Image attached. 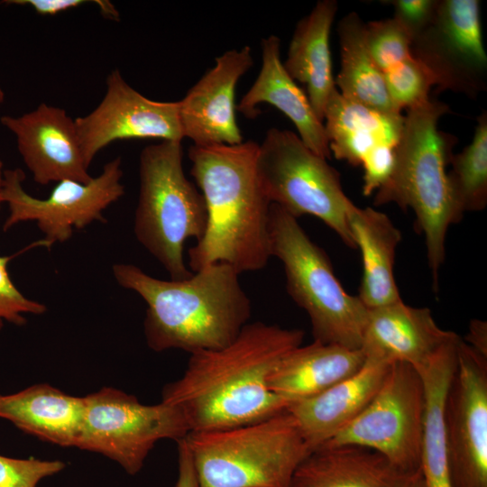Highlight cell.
I'll return each instance as SVG.
<instances>
[{
  "mask_svg": "<svg viewBox=\"0 0 487 487\" xmlns=\"http://www.w3.org/2000/svg\"><path fill=\"white\" fill-rule=\"evenodd\" d=\"M456 335L418 370L424 386V418L420 472L425 487H451L444 409L446 393L457 364Z\"/></svg>",
  "mask_w": 487,
  "mask_h": 487,
  "instance_id": "cell-26",
  "label": "cell"
},
{
  "mask_svg": "<svg viewBox=\"0 0 487 487\" xmlns=\"http://www.w3.org/2000/svg\"><path fill=\"white\" fill-rule=\"evenodd\" d=\"M84 398L46 383L0 394V418L24 433L63 447H77L84 418Z\"/></svg>",
  "mask_w": 487,
  "mask_h": 487,
  "instance_id": "cell-23",
  "label": "cell"
},
{
  "mask_svg": "<svg viewBox=\"0 0 487 487\" xmlns=\"http://www.w3.org/2000/svg\"><path fill=\"white\" fill-rule=\"evenodd\" d=\"M409 487H425L424 480L420 473L414 479L412 483L409 485Z\"/></svg>",
  "mask_w": 487,
  "mask_h": 487,
  "instance_id": "cell-38",
  "label": "cell"
},
{
  "mask_svg": "<svg viewBox=\"0 0 487 487\" xmlns=\"http://www.w3.org/2000/svg\"><path fill=\"white\" fill-rule=\"evenodd\" d=\"M424 407L419 372L408 363H392L368 406L323 446H363L381 454L404 471L418 473Z\"/></svg>",
  "mask_w": 487,
  "mask_h": 487,
  "instance_id": "cell-10",
  "label": "cell"
},
{
  "mask_svg": "<svg viewBox=\"0 0 487 487\" xmlns=\"http://www.w3.org/2000/svg\"><path fill=\"white\" fill-rule=\"evenodd\" d=\"M261 70L236 110L249 119L258 116V106L270 104L291 120L299 137L313 152L329 159L331 152L323 122L316 115L307 95L288 74L280 60V40L271 35L262 41Z\"/></svg>",
  "mask_w": 487,
  "mask_h": 487,
  "instance_id": "cell-19",
  "label": "cell"
},
{
  "mask_svg": "<svg viewBox=\"0 0 487 487\" xmlns=\"http://www.w3.org/2000/svg\"><path fill=\"white\" fill-rule=\"evenodd\" d=\"M5 100V93L2 87H0V107Z\"/></svg>",
  "mask_w": 487,
  "mask_h": 487,
  "instance_id": "cell-40",
  "label": "cell"
},
{
  "mask_svg": "<svg viewBox=\"0 0 487 487\" xmlns=\"http://www.w3.org/2000/svg\"><path fill=\"white\" fill-rule=\"evenodd\" d=\"M331 154L353 166L380 145L397 146L403 131L402 114H386L344 97L335 87L324 112Z\"/></svg>",
  "mask_w": 487,
  "mask_h": 487,
  "instance_id": "cell-24",
  "label": "cell"
},
{
  "mask_svg": "<svg viewBox=\"0 0 487 487\" xmlns=\"http://www.w3.org/2000/svg\"><path fill=\"white\" fill-rule=\"evenodd\" d=\"M347 223L363 259L360 300L368 309L402 300L393 274L400 230L384 213L354 203L347 212Z\"/></svg>",
  "mask_w": 487,
  "mask_h": 487,
  "instance_id": "cell-22",
  "label": "cell"
},
{
  "mask_svg": "<svg viewBox=\"0 0 487 487\" xmlns=\"http://www.w3.org/2000/svg\"><path fill=\"white\" fill-rule=\"evenodd\" d=\"M15 255H0V330L5 322L23 326L27 321L24 315H41L47 310L44 304L26 298L11 280L7 265Z\"/></svg>",
  "mask_w": 487,
  "mask_h": 487,
  "instance_id": "cell-32",
  "label": "cell"
},
{
  "mask_svg": "<svg viewBox=\"0 0 487 487\" xmlns=\"http://www.w3.org/2000/svg\"><path fill=\"white\" fill-rule=\"evenodd\" d=\"M341 69L335 80L345 98L386 114L395 110L383 73L372 60L365 41V23L355 12L345 15L337 26Z\"/></svg>",
  "mask_w": 487,
  "mask_h": 487,
  "instance_id": "cell-27",
  "label": "cell"
},
{
  "mask_svg": "<svg viewBox=\"0 0 487 487\" xmlns=\"http://www.w3.org/2000/svg\"><path fill=\"white\" fill-rule=\"evenodd\" d=\"M447 182L457 222L465 212L480 211L487 205V112L477 117L473 140L453 154Z\"/></svg>",
  "mask_w": 487,
  "mask_h": 487,
  "instance_id": "cell-28",
  "label": "cell"
},
{
  "mask_svg": "<svg viewBox=\"0 0 487 487\" xmlns=\"http://www.w3.org/2000/svg\"><path fill=\"white\" fill-rule=\"evenodd\" d=\"M365 359L363 349L317 341L300 345L281 358L268 378V387L290 403L308 399L356 373Z\"/></svg>",
  "mask_w": 487,
  "mask_h": 487,
  "instance_id": "cell-21",
  "label": "cell"
},
{
  "mask_svg": "<svg viewBox=\"0 0 487 487\" xmlns=\"http://www.w3.org/2000/svg\"><path fill=\"white\" fill-rule=\"evenodd\" d=\"M475 352L487 358V323L479 319H473L469 324V330L463 339Z\"/></svg>",
  "mask_w": 487,
  "mask_h": 487,
  "instance_id": "cell-37",
  "label": "cell"
},
{
  "mask_svg": "<svg viewBox=\"0 0 487 487\" xmlns=\"http://www.w3.org/2000/svg\"><path fill=\"white\" fill-rule=\"evenodd\" d=\"M101 102L75 119L79 144L89 168L96 154L110 143L125 139L184 138L178 102L154 101L133 88L115 69L107 76Z\"/></svg>",
  "mask_w": 487,
  "mask_h": 487,
  "instance_id": "cell-14",
  "label": "cell"
},
{
  "mask_svg": "<svg viewBox=\"0 0 487 487\" xmlns=\"http://www.w3.org/2000/svg\"><path fill=\"white\" fill-rule=\"evenodd\" d=\"M83 398L77 447L108 457L130 475L142 470L157 442H177L189 433L181 412L163 401L146 405L133 395L107 387Z\"/></svg>",
  "mask_w": 487,
  "mask_h": 487,
  "instance_id": "cell-9",
  "label": "cell"
},
{
  "mask_svg": "<svg viewBox=\"0 0 487 487\" xmlns=\"http://www.w3.org/2000/svg\"><path fill=\"white\" fill-rule=\"evenodd\" d=\"M270 241L271 257L283 265L288 294L309 317L314 341L362 349L369 309L345 290L328 256L298 219L274 204Z\"/></svg>",
  "mask_w": 487,
  "mask_h": 487,
  "instance_id": "cell-7",
  "label": "cell"
},
{
  "mask_svg": "<svg viewBox=\"0 0 487 487\" xmlns=\"http://www.w3.org/2000/svg\"><path fill=\"white\" fill-rule=\"evenodd\" d=\"M259 144L195 145L188 149L190 174L207 211L203 237L188 251L195 272L222 262L239 274L263 269L271 257V203L260 183L256 159Z\"/></svg>",
  "mask_w": 487,
  "mask_h": 487,
  "instance_id": "cell-2",
  "label": "cell"
},
{
  "mask_svg": "<svg viewBox=\"0 0 487 487\" xmlns=\"http://www.w3.org/2000/svg\"><path fill=\"white\" fill-rule=\"evenodd\" d=\"M444 420L451 487H487V358L462 338Z\"/></svg>",
  "mask_w": 487,
  "mask_h": 487,
  "instance_id": "cell-13",
  "label": "cell"
},
{
  "mask_svg": "<svg viewBox=\"0 0 487 487\" xmlns=\"http://www.w3.org/2000/svg\"><path fill=\"white\" fill-rule=\"evenodd\" d=\"M60 460L18 459L0 455V487H37L65 468Z\"/></svg>",
  "mask_w": 487,
  "mask_h": 487,
  "instance_id": "cell-31",
  "label": "cell"
},
{
  "mask_svg": "<svg viewBox=\"0 0 487 487\" xmlns=\"http://www.w3.org/2000/svg\"><path fill=\"white\" fill-rule=\"evenodd\" d=\"M397 146L380 145L370 152L363 159L364 170L363 193L370 196L389 179L394 167Z\"/></svg>",
  "mask_w": 487,
  "mask_h": 487,
  "instance_id": "cell-34",
  "label": "cell"
},
{
  "mask_svg": "<svg viewBox=\"0 0 487 487\" xmlns=\"http://www.w3.org/2000/svg\"><path fill=\"white\" fill-rule=\"evenodd\" d=\"M179 141H161L142 149L140 188L134 213L137 241L160 262L171 280L190 277L184 245L199 241L207 228L205 198L186 177Z\"/></svg>",
  "mask_w": 487,
  "mask_h": 487,
  "instance_id": "cell-6",
  "label": "cell"
},
{
  "mask_svg": "<svg viewBox=\"0 0 487 487\" xmlns=\"http://www.w3.org/2000/svg\"><path fill=\"white\" fill-rule=\"evenodd\" d=\"M121 157L103 167L88 183L72 179L57 182L45 198L31 196L23 187L25 179L19 169L4 171L2 199L8 207L5 231L22 222H35L51 246L70 239L74 229H83L95 221L105 223L103 212L124 194Z\"/></svg>",
  "mask_w": 487,
  "mask_h": 487,
  "instance_id": "cell-11",
  "label": "cell"
},
{
  "mask_svg": "<svg viewBox=\"0 0 487 487\" xmlns=\"http://www.w3.org/2000/svg\"><path fill=\"white\" fill-rule=\"evenodd\" d=\"M391 364L366 356L354 375L288 406L310 451L326 444L360 415L377 393Z\"/></svg>",
  "mask_w": 487,
  "mask_h": 487,
  "instance_id": "cell-18",
  "label": "cell"
},
{
  "mask_svg": "<svg viewBox=\"0 0 487 487\" xmlns=\"http://www.w3.org/2000/svg\"><path fill=\"white\" fill-rule=\"evenodd\" d=\"M365 41L372 60L382 73L411 55L412 39L393 17L365 23Z\"/></svg>",
  "mask_w": 487,
  "mask_h": 487,
  "instance_id": "cell-30",
  "label": "cell"
},
{
  "mask_svg": "<svg viewBox=\"0 0 487 487\" xmlns=\"http://www.w3.org/2000/svg\"><path fill=\"white\" fill-rule=\"evenodd\" d=\"M383 76L391 102L399 113L427 102L435 85L428 70L411 55Z\"/></svg>",
  "mask_w": 487,
  "mask_h": 487,
  "instance_id": "cell-29",
  "label": "cell"
},
{
  "mask_svg": "<svg viewBox=\"0 0 487 487\" xmlns=\"http://www.w3.org/2000/svg\"><path fill=\"white\" fill-rule=\"evenodd\" d=\"M184 440L198 487H288L310 452L287 409L239 427L189 432Z\"/></svg>",
  "mask_w": 487,
  "mask_h": 487,
  "instance_id": "cell-5",
  "label": "cell"
},
{
  "mask_svg": "<svg viewBox=\"0 0 487 487\" xmlns=\"http://www.w3.org/2000/svg\"><path fill=\"white\" fill-rule=\"evenodd\" d=\"M4 171H5L4 164L0 159V207H1V204L3 203L2 189H3Z\"/></svg>",
  "mask_w": 487,
  "mask_h": 487,
  "instance_id": "cell-39",
  "label": "cell"
},
{
  "mask_svg": "<svg viewBox=\"0 0 487 487\" xmlns=\"http://www.w3.org/2000/svg\"><path fill=\"white\" fill-rule=\"evenodd\" d=\"M305 333L261 321L248 323L228 345L190 354L183 374L162 390L189 432L226 429L271 417L290 402L273 393L268 378Z\"/></svg>",
  "mask_w": 487,
  "mask_h": 487,
  "instance_id": "cell-1",
  "label": "cell"
},
{
  "mask_svg": "<svg viewBox=\"0 0 487 487\" xmlns=\"http://www.w3.org/2000/svg\"><path fill=\"white\" fill-rule=\"evenodd\" d=\"M338 4L335 0L318 1L312 11L296 25L287 59L288 74L307 87V96L323 122L327 100L336 87L332 71L329 35Z\"/></svg>",
  "mask_w": 487,
  "mask_h": 487,
  "instance_id": "cell-25",
  "label": "cell"
},
{
  "mask_svg": "<svg viewBox=\"0 0 487 487\" xmlns=\"http://www.w3.org/2000/svg\"><path fill=\"white\" fill-rule=\"evenodd\" d=\"M2 4L27 5L40 15H55L59 13L77 8L89 1L85 0H7Z\"/></svg>",
  "mask_w": 487,
  "mask_h": 487,
  "instance_id": "cell-35",
  "label": "cell"
},
{
  "mask_svg": "<svg viewBox=\"0 0 487 487\" xmlns=\"http://www.w3.org/2000/svg\"><path fill=\"white\" fill-rule=\"evenodd\" d=\"M455 335L437 326L429 308L400 300L369 309L362 349L366 356L405 363L418 371Z\"/></svg>",
  "mask_w": 487,
  "mask_h": 487,
  "instance_id": "cell-17",
  "label": "cell"
},
{
  "mask_svg": "<svg viewBox=\"0 0 487 487\" xmlns=\"http://www.w3.org/2000/svg\"><path fill=\"white\" fill-rule=\"evenodd\" d=\"M410 54L431 74L437 90L475 98L487 89L485 52L478 0H438Z\"/></svg>",
  "mask_w": 487,
  "mask_h": 487,
  "instance_id": "cell-12",
  "label": "cell"
},
{
  "mask_svg": "<svg viewBox=\"0 0 487 487\" xmlns=\"http://www.w3.org/2000/svg\"><path fill=\"white\" fill-rule=\"evenodd\" d=\"M253 65L252 49L227 51L216 59V65L179 101V115L183 136L195 145L243 142L236 123V85Z\"/></svg>",
  "mask_w": 487,
  "mask_h": 487,
  "instance_id": "cell-16",
  "label": "cell"
},
{
  "mask_svg": "<svg viewBox=\"0 0 487 487\" xmlns=\"http://www.w3.org/2000/svg\"><path fill=\"white\" fill-rule=\"evenodd\" d=\"M394 16L413 40L432 20L438 0H393Z\"/></svg>",
  "mask_w": 487,
  "mask_h": 487,
  "instance_id": "cell-33",
  "label": "cell"
},
{
  "mask_svg": "<svg viewBox=\"0 0 487 487\" xmlns=\"http://www.w3.org/2000/svg\"><path fill=\"white\" fill-rule=\"evenodd\" d=\"M256 169L271 204L297 219L304 215L319 218L344 244L355 248L347 223L353 202L343 190L339 173L299 135L269 129L258 147Z\"/></svg>",
  "mask_w": 487,
  "mask_h": 487,
  "instance_id": "cell-8",
  "label": "cell"
},
{
  "mask_svg": "<svg viewBox=\"0 0 487 487\" xmlns=\"http://www.w3.org/2000/svg\"><path fill=\"white\" fill-rule=\"evenodd\" d=\"M419 473L363 446H321L302 460L288 487H409Z\"/></svg>",
  "mask_w": 487,
  "mask_h": 487,
  "instance_id": "cell-20",
  "label": "cell"
},
{
  "mask_svg": "<svg viewBox=\"0 0 487 487\" xmlns=\"http://www.w3.org/2000/svg\"><path fill=\"white\" fill-rule=\"evenodd\" d=\"M4 127L15 137L17 150L34 181L45 186L72 179L88 183V173L75 119L60 107L40 104L19 116L4 115Z\"/></svg>",
  "mask_w": 487,
  "mask_h": 487,
  "instance_id": "cell-15",
  "label": "cell"
},
{
  "mask_svg": "<svg viewBox=\"0 0 487 487\" xmlns=\"http://www.w3.org/2000/svg\"><path fill=\"white\" fill-rule=\"evenodd\" d=\"M178 444V477L174 487H198L196 473L190 453L184 438Z\"/></svg>",
  "mask_w": 487,
  "mask_h": 487,
  "instance_id": "cell-36",
  "label": "cell"
},
{
  "mask_svg": "<svg viewBox=\"0 0 487 487\" xmlns=\"http://www.w3.org/2000/svg\"><path fill=\"white\" fill-rule=\"evenodd\" d=\"M112 272L145 301L144 335L155 352L220 349L249 323L251 299L228 264L207 265L183 280L154 278L131 263H115Z\"/></svg>",
  "mask_w": 487,
  "mask_h": 487,
  "instance_id": "cell-3",
  "label": "cell"
},
{
  "mask_svg": "<svg viewBox=\"0 0 487 487\" xmlns=\"http://www.w3.org/2000/svg\"><path fill=\"white\" fill-rule=\"evenodd\" d=\"M449 111L446 104L430 98L407 110L393 170L373 201L376 206L396 203L402 209H412L425 238L434 287L446 256L447 230L457 223L447 182V166L457 139L437 127Z\"/></svg>",
  "mask_w": 487,
  "mask_h": 487,
  "instance_id": "cell-4",
  "label": "cell"
}]
</instances>
